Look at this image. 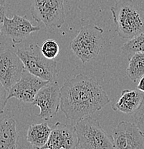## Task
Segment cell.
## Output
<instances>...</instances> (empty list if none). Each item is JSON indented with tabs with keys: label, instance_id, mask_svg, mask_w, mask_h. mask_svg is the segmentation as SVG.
Masks as SVG:
<instances>
[{
	"label": "cell",
	"instance_id": "cell-1",
	"mask_svg": "<svg viewBox=\"0 0 144 149\" xmlns=\"http://www.w3.org/2000/svg\"><path fill=\"white\" fill-rule=\"evenodd\" d=\"M110 102L103 87L83 74L67 80L60 88V108L70 120L78 121L90 116Z\"/></svg>",
	"mask_w": 144,
	"mask_h": 149
},
{
	"label": "cell",
	"instance_id": "cell-2",
	"mask_svg": "<svg viewBox=\"0 0 144 149\" xmlns=\"http://www.w3.org/2000/svg\"><path fill=\"white\" fill-rule=\"evenodd\" d=\"M115 32L129 39L144 32V12L133 0H117L111 8Z\"/></svg>",
	"mask_w": 144,
	"mask_h": 149
},
{
	"label": "cell",
	"instance_id": "cell-3",
	"mask_svg": "<svg viewBox=\"0 0 144 149\" xmlns=\"http://www.w3.org/2000/svg\"><path fill=\"white\" fill-rule=\"evenodd\" d=\"M104 30L95 24H88L80 29L72 39L70 48L77 58L86 63L95 58L103 47Z\"/></svg>",
	"mask_w": 144,
	"mask_h": 149
},
{
	"label": "cell",
	"instance_id": "cell-4",
	"mask_svg": "<svg viewBox=\"0 0 144 149\" xmlns=\"http://www.w3.org/2000/svg\"><path fill=\"white\" fill-rule=\"evenodd\" d=\"M74 128L80 148L115 149L111 136L105 132L98 120L91 116L76 121Z\"/></svg>",
	"mask_w": 144,
	"mask_h": 149
},
{
	"label": "cell",
	"instance_id": "cell-5",
	"mask_svg": "<svg viewBox=\"0 0 144 149\" xmlns=\"http://www.w3.org/2000/svg\"><path fill=\"white\" fill-rule=\"evenodd\" d=\"M16 53L22 62L24 69L31 74L46 81L56 80L57 63L46 58L38 45L31 44L28 47L20 48Z\"/></svg>",
	"mask_w": 144,
	"mask_h": 149
},
{
	"label": "cell",
	"instance_id": "cell-6",
	"mask_svg": "<svg viewBox=\"0 0 144 149\" xmlns=\"http://www.w3.org/2000/svg\"><path fill=\"white\" fill-rule=\"evenodd\" d=\"M30 13L49 29H60L65 22L64 0H32Z\"/></svg>",
	"mask_w": 144,
	"mask_h": 149
},
{
	"label": "cell",
	"instance_id": "cell-7",
	"mask_svg": "<svg viewBox=\"0 0 144 149\" xmlns=\"http://www.w3.org/2000/svg\"><path fill=\"white\" fill-rule=\"evenodd\" d=\"M40 108L39 118L47 121L57 114L60 106V87L56 80L49 81L38 93L32 102Z\"/></svg>",
	"mask_w": 144,
	"mask_h": 149
},
{
	"label": "cell",
	"instance_id": "cell-8",
	"mask_svg": "<svg viewBox=\"0 0 144 149\" xmlns=\"http://www.w3.org/2000/svg\"><path fill=\"white\" fill-rule=\"evenodd\" d=\"M111 137L115 149H144V134L129 121L119 123Z\"/></svg>",
	"mask_w": 144,
	"mask_h": 149
},
{
	"label": "cell",
	"instance_id": "cell-9",
	"mask_svg": "<svg viewBox=\"0 0 144 149\" xmlns=\"http://www.w3.org/2000/svg\"><path fill=\"white\" fill-rule=\"evenodd\" d=\"M24 65L16 52L8 48L0 49V83L8 93L21 77Z\"/></svg>",
	"mask_w": 144,
	"mask_h": 149
},
{
	"label": "cell",
	"instance_id": "cell-10",
	"mask_svg": "<svg viewBox=\"0 0 144 149\" xmlns=\"http://www.w3.org/2000/svg\"><path fill=\"white\" fill-rule=\"evenodd\" d=\"M48 82L39 78L24 69L19 80L9 90L7 100L15 97L20 102L32 103L38 91Z\"/></svg>",
	"mask_w": 144,
	"mask_h": 149
},
{
	"label": "cell",
	"instance_id": "cell-11",
	"mask_svg": "<svg viewBox=\"0 0 144 149\" xmlns=\"http://www.w3.org/2000/svg\"><path fill=\"white\" fill-rule=\"evenodd\" d=\"M40 29L35 26L24 17L14 15L13 17H4L2 24L0 26V35L11 39L14 44H19L28 37L32 32Z\"/></svg>",
	"mask_w": 144,
	"mask_h": 149
},
{
	"label": "cell",
	"instance_id": "cell-12",
	"mask_svg": "<svg viewBox=\"0 0 144 149\" xmlns=\"http://www.w3.org/2000/svg\"><path fill=\"white\" fill-rule=\"evenodd\" d=\"M77 146L74 126L57 122L52 128L47 143L41 149H74Z\"/></svg>",
	"mask_w": 144,
	"mask_h": 149
},
{
	"label": "cell",
	"instance_id": "cell-13",
	"mask_svg": "<svg viewBox=\"0 0 144 149\" xmlns=\"http://www.w3.org/2000/svg\"><path fill=\"white\" fill-rule=\"evenodd\" d=\"M143 97L144 93L138 90H123L117 102L112 105V108L124 114H134L140 107Z\"/></svg>",
	"mask_w": 144,
	"mask_h": 149
},
{
	"label": "cell",
	"instance_id": "cell-14",
	"mask_svg": "<svg viewBox=\"0 0 144 149\" xmlns=\"http://www.w3.org/2000/svg\"><path fill=\"white\" fill-rule=\"evenodd\" d=\"M16 121L11 117L0 119V149L17 148Z\"/></svg>",
	"mask_w": 144,
	"mask_h": 149
},
{
	"label": "cell",
	"instance_id": "cell-15",
	"mask_svg": "<svg viewBox=\"0 0 144 149\" xmlns=\"http://www.w3.org/2000/svg\"><path fill=\"white\" fill-rule=\"evenodd\" d=\"M52 128L47 121L29 125L27 133V141L35 149H41L47 143Z\"/></svg>",
	"mask_w": 144,
	"mask_h": 149
},
{
	"label": "cell",
	"instance_id": "cell-16",
	"mask_svg": "<svg viewBox=\"0 0 144 149\" xmlns=\"http://www.w3.org/2000/svg\"><path fill=\"white\" fill-rule=\"evenodd\" d=\"M127 74L134 83L144 75V53H135L129 58Z\"/></svg>",
	"mask_w": 144,
	"mask_h": 149
},
{
	"label": "cell",
	"instance_id": "cell-17",
	"mask_svg": "<svg viewBox=\"0 0 144 149\" xmlns=\"http://www.w3.org/2000/svg\"><path fill=\"white\" fill-rule=\"evenodd\" d=\"M121 50L128 59L135 53H144V32L125 42Z\"/></svg>",
	"mask_w": 144,
	"mask_h": 149
},
{
	"label": "cell",
	"instance_id": "cell-18",
	"mask_svg": "<svg viewBox=\"0 0 144 149\" xmlns=\"http://www.w3.org/2000/svg\"><path fill=\"white\" fill-rule=\"evenodd\" d=\"M41 52L46 58L54 60L58 55L60 47L57 42L53 40H47L43 42L41 48Z\"/></svg>",
	"mask_w": 144,
	"mask_h": 149
},
{
	"label": "cell",
	"instance_id": "cell-19",
	"mask_svg": "<svg viewBox=\"0 0 144 149\" xmlns=\"http://www.w3.org/2000/svg\"><path fill=\"white\" fill-rule=\"evenodd\" d=\"M134 123L144 134V97L140 107L134 113Z\"/></svg>",
	"mask_w": 144,
	"mask_h": 149
},
{
	"label": "cell",
	"instance_id": "cell-20",
	"mask_svg": "<svg viewBox=\"0 0 144 149\" xmlns=\"http://www.w3.org/2000/svg\"><path fill=\"white\" fill-rule=\"evenodd\" d=\"M7 94H8L7 91L0 83V116L4 113V108H5L6 105L8 102Z\"/></svg>",
	"mask_w": 144,
	"mask_h": 149
},
{
	"label": "cell",
	"instance_id": "cell-21",
	"mask_svg": "<svg viewBox=\"0 0 144 149\" xmlns=\"http://www.w3.org/2000/svg\"><path fill=\"white\" fill-rule=\"evenodd\" d=\"M6 16V7L5 6L0 4V26L2 24L4 17Z\"/></svg>",
	"mask_w": 144,
	"mask_h": 149
},
{
	"label": "cell",
	"instance_id": "cell-22",
	"mask_svg": "<svg viewBox=\"0 0 144 149\" xmlns=\"http://www.w3.org/2000/svg\"><path fill=\"white\" fill-rule=\"evenodd\" d=\"M138 82V83L137 85V90L144 93V75L142 76Z\"/></svg>",
	"mask_w": 144,
	"mask_h": 149
},
{
	"label": "cell",
	"instance_id": "cell-23",
	"mask_svg": "<svg viewBox=\"0 0 144 149\" xmlns=\"http://www.w3.org/2000/svg\"><path fill=\"white\" fill-rule=\"evenodd\" d=\"M135 4L144 12V0H133Z\"/></svg>",
	"mask_w": 144,
	"mask_h": 149
},
{
	"label": "cell",
	"instance_id": "cell-24",
	"mask_svg": "<svg viewBox=\"0 0 144 149\" xmlns=\"http://www.w3.org/2000/svg\"><path fill=\"white\" fill-rule=\"evenodd\" d=\"M74 149H82V148H80V147H79V146H77V147H75V148H74Z\"/></svg>",
	"mask_w": 144,
	"mask_h": 149
}]
</instances>
